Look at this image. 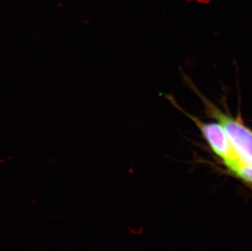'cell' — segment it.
<instances>
[{
    "label": "cell",
    "mask_w": 252,
    "mask_h": 251,
    "mask_svg": "<svg viewBox=\"0 0 252 251\" xmlns=\"http://www.w3.org/2000/svg\"><path fill=\"white\" fill-rule=\"evenodd\" d=\"M194 91L202 100L207 116L215 119L224 128L239 163L252 164V128L246 125L240 114L237 117L231 116L228 113L220 110L196 88Z\"/></svg>",
    "instance_id": "6da1fadb"
},
{
    "label": "cell",
    "mask_w": 252,
    "mask_h": 251,
    "mask_svg": "<svg viewBox=\"0 0 252 251\" xmlns=\"http://www.w3.org/2000/svg\"><path fill=\"white\" fill-rule=\"evenodd\" d=\"M169 98V100L172 102V104L176 108L183 112L184 114L197 126L210 150L217 158L220 160L227 171H230L238 166V164H240L231 145L230 141L228 140V135L224 131L223 126L218 122L215 123L202 121L197 117L193 116L192 114L187 113L186 110L181 109L177 103L172 100V98L170 96Z\"/></svg>",
    "instance_id": "7a4b0ae2"
},
{
    "label": "cell",
    "mask_w": 252,
    "mask_h": 251,
    "mask_svg": "<svg viewBox=\"0 0 252 251\" xmlns=\"http://www.w3.org/2000/svg\"><path fill=\"white\" fill-rule=\"evenodd\" d=\"M228 173L252 188V164H238V166L228 171Z\"/></svg>",
    "instance_id": "3957f363"
}]
</instances>
